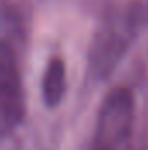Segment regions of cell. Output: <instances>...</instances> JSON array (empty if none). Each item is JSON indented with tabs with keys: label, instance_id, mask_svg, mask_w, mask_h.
I'll return each mask as SVG.
<instances>
[{
	"label": "cell",
	"instance_id": "obj_3",
	"mask_svg": "<svg viewBox=\"0 0 148 150\" xmlns=\"http://www.w3.org/2000/svg\"><path fill=\"white\" fill-rule=\"evenodd\" d=\"M25 117V93L16 58L0 42V138L21 124Z\"/></svg>",
	"mask_w": 148,
	"mask_h": 150
},
{
	"label": "cell",
	"instance_id": "obj_4",
	"mask_svg": "<svg viewBox=\"0 0 148 150\" xmlns=\"http://www.w3.org/2000/svg\"><path fill=\"white\" fill-rule=\"evenodd\" d=\"M66 91V70L65 63L59 58H52L45 68L44 82H42V93L47 107H56L61 103Z\"/></svg>",
	"mask_w": 148,
	"mask_h": 150
},
{
	"label": "cell",
	"instance_id": "obj_1",
	"mask_svg": "<svg viewBox=\"0 0 148 150\" xmlns=\"http://www.w3.org/2000/svg\"><path fill=\"white\" fill-rule=\"evenodd\" d=\"M134 120V100L129 89H113L101 103L87 150H118L129 138Z\"/></svg>",
	"mask_w": 148,
	"mask_h": 150
},
{
	"label": "cell",
	"instance_id": "obj_2",
	"mask_svg": "<svg viewBox=\"0 0 148 150\" xmlns=\"http://www.w3.org/2000/svg\"><path fill=\"white\" fill-rule=\"evenodd\" d=\"M132 14L110 18L96 33L91 47V68L99 77H105L113 70L118 59L124 56L134 30Z\"/></svg>",
	"mask_w": 148,
	"mask_h": 150
}]
</instances>
